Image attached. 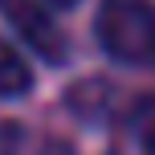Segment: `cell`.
Returning a JSON list of instances; mask_svg holds the SVG:
<instances>
[{
	"instance_id": "6da1fadb",
	"label": "cell",
	"mask_w": 155,
	"mask_h": 155,
	"mask_svg": "<svg viewBox=\"0 0 155 155\" xmlns=\"http://www.w3.org/2000/svg\"><path fill=\"white\" fill-rule=\"evenodd\" d=\"M94 37L118 65L155 70V0H102Z\"/></svg>"
},
{
	"instance_id": "7a4b0ae2",
	"label": "cell",
	"mask_w": 155,
	"mask_h": 155,
	"mask_svg": "<svg viewBox=\"0 0 155 155\" xmlns=\"http://www.w3.org/2000/svg\"><path fill=\"white\" fill-rule=\"evenodd\" d=\"M0 16L16 29V37L49 65H61L70 57V37L65 29L49 16L41 0H0Z\"/></svg>"
},
{
	"instance_id": "3957f363",
	"label": "cell",
	"mask_w": 155,
	"mask_h": 155,
	"mask_svg": "<svg viewBox=\"0 0 155 155\" xmlns=\"http://www.w3.org/2000/svg\"><path fill=\"white\" fill-rule=\"evenodd\" d=\"M33 90V70L25 65V57L16 53L12 45L0 41V98H25Z\"/></svg>"
},
{
	"instance_id": "277c9868",
	"label": "cell",
	"mask_w": 155,
	"mask_h": 155,
	"mask_svg": "<svg viewBox=\"0 0 155 155\" xmlns=\"http://www.w3.org/2000/svg\"><path fill=\"white\" fill-rule=\"evenodd\" d=\"M131 135L139 139L143 155H155V94H147L131 106Z\"/></svg>"
},
{
	"instance_id": "5b68a950",
	"label": "cell",
	"mask_w": 155,
	"mask_h": 155,
	"mask_svg": "<svg viewBox=\"0 0 155 155\" xmlns=\"http://www.w3.org/2000/svg\"><path fill=\"white\" fill-rule=\"evenodd\" d=\"M25 147V131L16 123H0V155H21Z\"/></svg>"
},
{
	"instance_id": "8992f818",
	"label": "cell",
	"mask_w": 155,
	"mask_h": 155,
	"mask_svg": "<svg viewBox=\"0 0 155 155\" xmlns=\"http://www.w3.org/2000/svg\"><path fill=\"white\" fill-rule=\"evenodd\" d=\"M41 155H78L70 143H61V139H49L45 147H41Z\"/></svg>"
},
{
	"instance_id": "52a82bcc",
	"label": "cell",
	"mask_w": 155,
	"mask_h": 155,
	"mask_svg": "<svg viewBox=\"0 0 155 155\" xmlns=\"http://www.w3.org/2000/svg\"><path fill=\"white\" fill-rule=\"evenodd\" d=\"M49 4H57V8H74L78 0H49Z\"/></svg>"
}]
</instances>
